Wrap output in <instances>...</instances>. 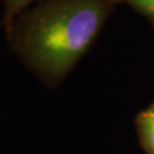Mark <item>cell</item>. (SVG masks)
<instances>
[{"instance_id":"obj_2","label":"cell","mask_w":154,"mask_h":154,"mask_svg":"<svg viewBox=\"0 0 154 154\" xmlns=\"http://www.w3.org/2000/svg\"><path fill=\"white\" fill-rule=\"evenodd\" d=\"M139 144L146 154H154V102L139 112L135 120Z\"/></svg>"},{"instance_id":"obj_1","label":"cell","mask_w":154,"mask_h":154,"mask_svg":"<svg viewBox=\"0 0 154 154\" xmlns=\"http://www.w3.org/2000/svg\"><path fill=\"white\" fill-rule=\"evenodd\" d=\"M116 5V0H45L6 29L21 60L53 86L88 51Z\"/></svg>"},{"instance_id":"obj_4","label":"cell","mask_w":154,"mask_h":154,"mask_svg":"<svg viewBox=\"0 0 154 154\" xmlns=\"http://www.w3.org/2000/svg\"><path fill=\"white\" fill-rule=\"evenodd\" d=\"M34 1H38V0H5V11H4L2 24L7 28L17 15H20L26 7H29Z\"/></svg>"},{"instance_id":"obj_3","label":"cell","mask_w":154,"mask_h":154,"mask_svg":"<svg viewBox=\"0 0 154 154\" xmlns=\"http://www.w3.org/2000/svg\"><path fill=\"white\" fill-rule=\"evenodd\" d=\"M118 4L129 6L154 26V0H116Z\"/></svg>"}]
</instances>
